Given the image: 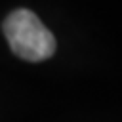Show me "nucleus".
<instances>
[{"label":"nucleus","mask_w":122,"mask_h":122,"mask_svg":"<svg viewBox=\"0 0 122 122\" xmlns=\"http://www.w3.org/2000/svg\"><path fill=\"white\" fill-rule=\"evenodd\" d=\"M6 40L11 51L25 61H44L55 53V38L48 30V27L40 21L36 13L30 10H15L11 11L4 25Z\"/></svg>","instance_id":"f257e3e1"}]
</instances>
